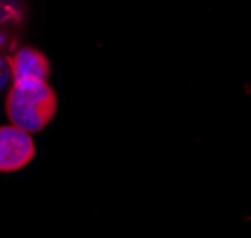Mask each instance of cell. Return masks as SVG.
Instances as JSON below:
<instances>
[{"instance_id":"cell-1","label":"cell","mask_w":251,"mask_h":238,"mask_svg":"<svg viewBox=\"0 0 251 238\" xmlns=\"http://www.w3.org/2000/svg\"><path fill=\"white\" fill-rule=\"evenodd\" d=\"M59 99L48 79H15L6 95L10 123L34 134L44 131L57 115Z\"/></svg>"},{"instance_id":"cell-2","label":"cell","mask_w":251,"mask_h":238,"mask_svg":"<svg viewBox=\"0 0 251 238\" xmlns=\"http://www.w3.org/2000/svg\"><path fill=\"white\" fill-rule=\"evenodd\" d=\"M36 155V144L23 129L15 125L0 127V172H17Z\"/></svg>"},{"instance_id":"cell-3","label":"cell","mask_w":251,"mask_h":238,"mask_svg":"<svg viewBox=\"0 0 251 238\" xmlns=\"http://www.w3.org/2000/svg\"><path fill=\"white\" fill-rule=\"evenodd\" d=\"M10 74L15 79H48L51 74L50 59L34 48H21L10 59Z\"/></svg>"},{"instance_id":"cell-4","label":"cell","mask_w":251,"mask_h":238,"mask_svg":"<svg viewBox=\"0 0 251 238\" xmlns=\"http://www.w3.org/2000/svg\"><path fill=\"white\" fill-rule=\"evenodd\" d=\"M4 46H6V32L0 30V50H2Z\"/></svg>"}]
</instances>
